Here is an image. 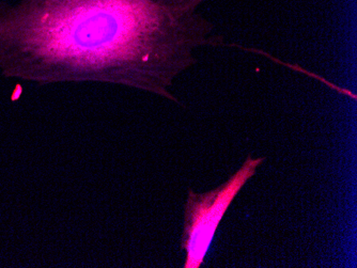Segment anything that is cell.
I'll return each instance as SVG.
<instances>
[{"instance_id":"1","label":"cell","mask_w":357,"mask_h":268,"mask_svg":"<svg viewBox=\"0 0 357 268\" xmlns=\"http://www.w3.org/2000/svg\"><path fill=\"white\" fill-rule=\"evenodd\" d=\"M206 0L0 1V72L40 85L124 86L178 104L172 88L218 46Z\"/></svg>"},{"instance_id":"2","label":"cell","mask_w":357,"mask_h":268,"mask_svg":"<svg viewBox=\"0 0 357 268\" xmlns=\"http://www.w3.org/2000/svg\"><path fill=\"white\" fill-rule=\"evenodd\" d=\"M264 161V157L248 155L240 169L218 187L202 194L188 189L181 237L185 252L183 268L202 267L225 214Z\"/></svg>"}]
</instances>
